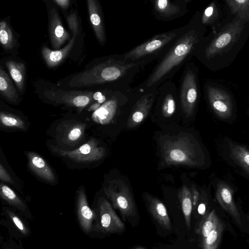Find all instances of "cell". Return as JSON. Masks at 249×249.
I'll use <instances>...</instances> for the list:
<instances>
[{"label":"cell","instance_id":"ffe728a7","mask_svg":"<svg viewBox=\"0 0 249 249\" xmlns=\"http://www.w3.org/2000/svg\"><path fill=\"white\" fill-rule=\"evenodd\" d=\"M149 211L154 219L163 229L171 230V225L166 208L159 199L147 196Z\"/></svg>","mask_w":249,"mask_h":249},{"label":"cell","instance_id":"52a82bcc","mask_svg":"<svg viewBox=\"0 0 249 249\" xmlns=\"http://www.w3.org/2000/svg\"><path fill=\"white\" fill-rule=\"evenodd\" d=\"M179 89V98L183 113L187 117L194 112L198 99L197 73L191 64L188 63L184 70Z\"/></svg>","mask_w":249,"mask_h":249},{"label":"cell","instance_id":"3957f363","mask_svg":"<svg viewBox=\"0 0 249 249\" xmlns=\"http://www.w3.org/2000/svg\"><path fill=\"white\" fill-rule=\"evenodd\" d=\"M146 65L128 62L120 55H113L67 78V86L73 88L111 83L118 87L128 86Z\"/></svg>","mask_w":249,"mask_h":249},{"label":"cell","instance_id":"30bf717a","mask_svg":"<svg viewBox=\"0 0 249 249\" xmlns=\"http://www.w3.org/2000/svg\"><path fill=\"white\" fill-rule=\"evenodd\" d=\"M53 150L59 155L78 163L96 161L101 159L105 154L104 148L100 146L94 139L73 150H66L54 147Z\"/></svg>","mask_w":249,"mask_h":249},{"label":"cell","instance_id":"ab89813d","mask_svg":"<svg viewBox=\"0 0 249 249\" xmlns=\"http://www.w3.org/2000/svg\"></svg>","mask_w":249,"mask_h":249},{"label":"cell","instance_id":"4dcf8cb0","mask_svg":"<svg viewBox=\"0 0 249 249\" xmlns=\"http://www.w3.org/2000/svg\"><path fill=\"white\" fill-rule=\"evenodd\" d=\"M218 8L214 1L212 2L204 10L200 16L202 24L205 27L214 23L218 18Z\"/></svg>","mask_w":249,"mask_h":249},{"label":"cell","instance_id":"6da1fadb","mask_svg":"<svg viewBox=\"0 0 249 249\" xmlns=\"http://www.w3.org/2000/svg\"><path fill=\"white\" fill-rule=\"evenodd\" d=\"M196 13L174 41L170 48L160 59L146 80L137 89L141 93L157 89L163 82L174 76L179 69L195 54L204 37L205 26Z\"/></svg>","mask_w":249,"mask_h":249},{"label":"cell","instance_id":"ac0fdd59","mask_svg":"<svg viewBox=\"0 0 249 249\" xmlns=\"http://www.w3.org/2000/svg\"><path fill=\"white\" fill-rule=\"evenodd\" d=\"M216 197L221 206L241 225L240 215L234 202L232 191L226 183L220 182L217 185Z\"/></svg>","mask_w":249,"mask_h":249},{"label":"cell","instance_id":"9c48e42d","mask_svg":"<svg viewBox=\"0 0 249 249\" xmlns=\"http://www.w3.org/2000/svg\"><path fill=\"white\" fill-rule=\"evenodd\" d=\"M68 25L72 33L69 43L64 48L58 50H52L44 46L41 53L46 65L50 68H53L61 64L70 53L79 33V24L76 15L71 13L67 17Z\"/></svg>","mask_w":249,"mask_h":249},{"label":"cell","instance_id":"484cf974","mask_svg":"<svg viewBox=\"0 0 249 249\" xmlns=\"http://www.w3.org/2000/svg\"><path fill=\"white\" fill-rule=\"evenodd\" d=\"M0 42L3 49L10 52L17 45V40L12 28L5 20L0 22Z\"/></svg>","mask_w":249,"mask_h":249},{"label":"cell","instance_id":"7c38bea8","mask_svg":"<svg viewBox=\"0 0 249 249\" xmlns=\"http://www.w3.org/2000/svg\"><path fill=\"white\" fill-rule=\"evenodd\" d=\"M205 90L210 105L216 115L222 119L231 117L233 104L229 94L225 90L212 85L207 86Z\"/></svg>","mask_w":249,"mask_h":249},{"label":"cell","instance_id":"d590c367","mask_svg":"<svg viewBox=\"0 0 249 249\" xmlns=\"http://www.w3.org/2000/svg\"><path fill=\"white\" fill-rule=\"evenodd\" d=\"M53 2L57 4L61 8L66 9L70 5L69 0H55Z\"/></svg>","mask_w":249,"mask_h":249},{"label":"cell","instance_id":"83f0119b","mask_svg":"<svg viewBox=\"0 0 249 249\" xmlns=\"http://www.w3.org/2000/svg\"><path fill=\"white\" fill-rule=\"evenodd\" d=\"M0 196L9 204L22 211L26 210L25 204L16 193L8 186L2 182L0 184Z\"/></svg>","mask_w":249,"mask_h":249},{"label":"cell","instance_id":"7402d4cb","mask_svg":"<svg viewBox=\"0 0 249 249\" xmlns=\"http://www.w3.org/2000/svg\"><path fill=\"white\" fill-rule=\"evenodd\" d=\"M5 65L18 90L24 94L25 88L26 68L24 64L13 59L5 61Z\"/></svg>","mask_w":249,"mask_h":249},{"label":"cell","instance_id":"ba28073f","mask_svg":"<svg viewBox=\"0 0 249 249\" xmlns=\"http://www.w3.org/2000/svg\"><path fill=\"white\" fill-rule=\"evenodd\" d=\"M104 191L113 207L118 210L124 217L135 215L136 208L133 196L124 181L120 179L112 180L104 187Z\"/></svg>","mask_w":249,"mask_h":249},{"label":"cell","instance_id":"2e32d148","mask_svg":"<svg viewBox=\"0 0 249 249\" xmlns=\"http://www.w3.org/2000/svg\"><path fill=\"white\" fill-rule=\"evenodd\" d=\"M77 212L79 223L83 230L88 233L91 231L95 213L88 203L84 188L81 186L78 192Z\"/></svg>","mask_w":249,"mask_h":249},{"label":"cell","instance_id":"9a60e30c","mask_svg":"<svg viewBox=\"0 0 249 249\" xmlns=\"http://www.w3.org/2000/svg\"><path fill=\"white\" fill-rule=\"evenodd\" d=\"M48 30L50 42L55 50L60 49L70 38L69 33L63 25L59 13L54 6L51 7L49 12Z\"/></svg>","mask_w":249,"mask_h":249},{"label":"cell","instance_id":"cb8c5ba5","mask_svg":"<svg viewBox=\"0 0 249 249\" xmlns=\"http://www.w3.org/2000/svg\"><path fill=\"white\" fill-rule=\"evenodd\" d=\"M223 229V225L216 214L213 229L208 235L203 239V249H217Z\"/></svg>","mask_w":249,"mask_h":249},{"label":"cell","instance_id":"8992f818","mask_svg":"<svg viewBox=\"0 0 249 249\" xmlns=\"http://www.w3.org/2000/svg\"><path fill=\"white\" fill-rule=\"evenodd\" d=\"M159 34L120 56L125 61L147 64L166 53L183 29Z\"/></svg>","mask_w":249,"mask_h":249},{"label":"cell","instance_id":"e0dca14e","mask_svg":"<svg viewBox=\"0 0 249 249\" xmlns=\"http://www.w3.org/2000/svg\"><path fill=\"white\" fill-rule=\"evenodd\" d=\"M89 20L95 35L101 46L106 42L104 20L100 4L95 0L87 1Z\"/></svg>","mask_w":249,"mask_h":249},{"label":"cell","instance_id":"603a6c76","mask_svg":"<svg viewBox=\"0 0 249 249\" xmlns=\"http://www.w3.org/2000/svg\"><path fill=\"white\" fill-rule=\"evenodd\" d=\"M0 93L8 101L16 103L19 99L17 89L9 75L0 67Z\"/></svg>","mask_w":249,"mask_h":249},{"label":"cell","instance_id":"8d00e7d4","mask_svg":"<svg viewBox=\"0 0 249 249\" xmlns=\"http://www.w3.org/2000/svg\"><path fill=\"white\" fill-rule=\"evenodd\" d=\"M197 211L200 214L203 215L206 212V206L204 203H200L197 208Z\"/></svg>","mask_w":249,"mask_h":249},{"label":"cell","instance_id":"4316f807","mask_svg":"<svg viewBox=\"0 0 249 249\" xmlns=\"http://www.w3.org/2000/svg\"><path fill=\"white\" fill-rule=\"evenodd\" d=\"M230 150L231 158L249 174V150L244 146L231 143Z\"/></svg>","mask_w":249,"mask_h":249},{"label":"cell","instance_id":"d4e9b609","mask_svg":"<svg viewBox=\"0 0 249 249\" xmlns=\"http://www.w3.org/2000/svg\"><path fill=\"white\" fill-rule=\"evenodd\" d=\"M182 211L183 213L185 224L188 230L191 228V217L193 208V203L190 190L183 185L178 193Z\"/></svg>","mask_w":249,"mask_h":249},{"label":"cell","instance_id":"d6a6232c","mask_svg":"<svg viewBox=\"0 0 249 249\" xmlns=\"http://www.w3.org/2000/svg\"><path fill=\"white\" fill-rule=\"evenodd\" d=\"M6 213L13 223L22 234L24 235L29 234V229L16 214L9 209L6 210Z\"/></svg>","mask_w":249,"mask_h":249},{"label":"cell","instance_id":"7a4b0ae2","mask_svg":"<svg viewBox=\"0 0 249 249\" xmlns=\"http://www.w3.org/2000/svg\"><path fill=\"white\" fill-rule=\"evenodd\" d=\"M232 15L204 37L195 51L194 55L210 69L233 58L249 36V22Z\"/></svg>","mask_w":249,"mask_h":249},{"label":"cell","instance_id":"74e56055","mask_svg":"<svg viewBox=\"0 0 249 249\" xmlns=\"http://www.w3.org/2000/svg\"><path fill=\"white\" fill-rule=\"evenodd\" d=\"M134 249H145L143 247H138L135 248Z\"/></svg>","mask_w":249,"mask_h":249},{"label":"cell","instance_id":"1f68e13d","mask_svg":"<svg viewBox=\"0 0 249 249\" xmlns=\"http://www.w3.org/2000/svg\"><path fill=\"white\" fill-rule=\"evenodd\" d=\"M215 210H213L206 217L200 228V232L203 239L206 238L213 228L214 216L216 214Z\"/></svg>","mask_w":249,"mask_h":249},{"label":"cell","instance_id":"5b68a950","mask_svg":"<svg viewBox=\"0 0 249 249\" xmlns=\"http://www.w3.org/2000/svg\"><path fill=\"white\" fill-rule=\"evenodd\" d=\"M162 157L168 165L199 166L202 161V152L197 143L187 134L165 138L161 145Z\"/></svg>","mask_w":249,"mask_h":249},{"label":"cell","instance_id":"44dd1931","mask_svg":"<svg viewBox=\"0 0 249 249\" xmlns=\"http://www.w3.org/2000/svg\"><path fill=\"white\" fill-rule=\"evenodd\" d=\"M85 127V124L81 122L66 121L60 129V137L68 144L77 142L81 139Z\"/></svg>","mask_w":249,"mask_h":249},{"label":"cell","instance_id":"836d02e7","mask_svg":"<svg viewBox=\"0 0 249 249\" xmlns=\"http://www.w3.org/2000/svg\"><path fill=\"white\" fill-rule=\"evenodd\" d=\"M0 179L3 182L14 184V180L1 163L0 164Z\"/></svg>","mask_w":249,"mask_h":249},{"label":"cell","instance_id":"5bb4252c","mask_svg":"<svg viewBox=\"0 0 249 249\" xmlns=\"http://www.w3.org/2000/svg\"><path fill=\"white\" fill-rule=\"evenodd\" d=\"M143 93L136 102L128 117V128L137 126L147 116L156 99L158 89Z\"/></svg>","mask_w":249,"mask_h":249},{"label":"cell","instance_id":"f35d334b","mask_svg":"<svg viewBox=\"0 0 249 249\" xmlns=\"http://www.w3.org/2000/svg\"></svg>","mask_w":249,"mask_h":249},{"label":"cell","instance_id":"d6986e66","mask_svg":"<svg viewBox=\"0 0 249 249\" xmlns=\"http://www.w3.org/2000/svg\"><path fill=\"white\" fill-rule=\"evenodd\" d=\"M30 169L38 177L50 183H54L55 175L46 161L38 154L27 152L26 154Z\"/></svg>","mask_w":249,"mask_h":249},{"label":"cell","instance_id":"277c9868","mask_svg":"<svg viewBox=\"0 0 249 249\" xmlns=\"http://www.w3.org/2000/svg\"><path fill=\"white\" fill-rule=\"evenodd\" d=\"M36 92L43 100L50 103L82 109L98 102L101 105L112 95L115 89L107 88L101 91L67 90L43 80L35 82Z\"/></svg>","mask_w":249,"mask_h":249},{"label":"cell","instance_id":"f1b7e54d","mask_svg":"<svg viewBox=\"0 0 249 249\" xmlns=\"http://www.w3.org/2000/svg\"><path fill=\"white\" fill-rule=\"evenodd\" d=\"M232 15L249 22V0H226Z\"/></svg>","mask_w":249,"mask_h":249},{"label":"cell","instance_id":"4fadbf2b","mask_svg":"<svg viewBox=\"0 0 249 249\" xmlns=\"http://www.w3.org/2000/svg\"><path fill=\"white\" fill-rule=\"evenodd\" d=\"M189 0H156L152 1L153 13L162 21H169L184 16L187 12Z\"/></svg>","mask_w":249,"mask_h":249},{"label":"cell","instance_id":"8fae6325","mask_svg":"<svg viewBox=\"0 0 249 249\" xmlns=\"http://www.w3.org/2000/svg\"><path fill=\"white\" fill-rule=\"evenodd\" d=\"M98 207L100 219L99 223L96 226L97 231L104 233H115L124 230V224L106 198H99Z\"/></svg>","mask_w":249,"mask_h":249},{"label":"cell","instance_id":"e575fe53","mask_svg":"<svg viewBox=\"0 0 249 249\" xmlns=\"http://www.w3.org/2000/svg\"><path fill=\"white\" fill-rule=\"evenodd\" d=\"M191 194V197L192 200L193 205L195 206L196 205L199 197V192L196 189V188L194 186H192V188L190 190Z\"/></svg>","mask_w":249,"mask_h":249},{"label":"cell","instance_id":"f546056e","mask_svg":"<svg viewBox=\"0 0 249 249\" xmlns=\"http://www.w3.org/2000/svg\"><path fill=\"white\" fill-rule=\"evenodd\" d=\"M0 122L1 126L6 127L15 128L25 130V122L18 116L12 113L1 111L0 112Z\"/></svg>","mask_w":249,"mask_h":249}]
</instances>
